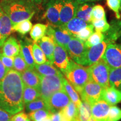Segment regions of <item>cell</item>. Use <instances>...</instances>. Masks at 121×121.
Segmentation results:
<instances>
[{
    "instance_id": "cell-1",
    "label": "cell",
    "mask_w": 121,
    "mask_h": 121,
    "mask_svg": "<svg viewBox=\"0 0 121 121\" xmlns=\"http://www.w3.org/2000/svg\"><path fill=\"white\" fill-rule=\"evenodd\" d=\"M24 87L21 73L14 69L9 70L0 81V108L12 116L21 112L24 107Z\"/></svg>"
},
{
    "instance_id": "cell-2",
    "label": "cell",
    "mask_w": 121,
    "mask_h": 121,
    "mask_svg": "<svg viewBox=\"0 0 121 121\" xmlns=\"http://www.w3.org/2000/svg\"><path fill=\"white\" fill-rule=\"evenodd\" d=\"M0 7L11 20L13 25L30 20L35 10L29 0H1Z\"/></svg>"
},
{
    "instance_id": "cell-3",
    "label": "cell",
    "mask_w": 121,
    "mask_h": 121,
    "mask_svg": "<svg viewBox=\"0 0 121 121\" xmlns=\"http://www.w3.org/2000/svg\"><path fill=\"white\" fill-rule=\"evenodd\" d=\"M67 81L80 94L85 84L90 81L88 68L70 60L69 69L64 74Z\"/></svg>"
},
{
    "instance_id": "cell-4",
    "label": "cell",
    "mask_w": 121,
    "mask_h": 121,
    "mask_svg": "<svg viewBox=\"0 0 121 121\" xmlns=\"http://www.w3.org/2000/svg\"><path fill=\"white\" fill-rule=\"evenodd\" d=\"M40 76V84L38 90L40 98L45 102L54 93L64 89L63 84V76L62 74L59 75Z\"/></svg>"
},
{
    "instance_id": "cell-5",
    "label": "cell",
    "mask_w": 121,
    "mask_h": 121,
    "mask_svg": "<svg viewBox=\"0 0 121 121\" xmlns=\"http://www.w3.org/2000/svg\"><path fill=\"white\" fill-rule=\"evenodd\" d=\"M87 68L90 81L99 84L104 89L110 86L109 81L110 68L102 58Z\"/></svg>"
},
{
    "instance_id": "cell-6",
    "label": "cell",
    "mask_w": 121,
    "mask_h": 121,
    "mask_svg": "<svg viewBox=\"0 0 121 121\" xmlns=\"http://www.w3.org/2000/svg\"><path fill=\"white\" fill-rule=\"evenodd\" d=\"M108 44V43L104 40L99 44L87 48L80 58L73 61L83 66H91L102 58Z\"/></svg>"
},
{
    "instance_id": "cell-7",
    "label": "cell",
    "mask_w": 121,
    "mask_h": 121,
    "mask_svg": "<svg viewBox=\"0 0 121 121\" xmlns=\"http://www.w3.org/2000/svg\"><path fill=\"white\" fill-rule=\"evenodd\" d=\"M102 59L110 69L121 67V46L112 43L108 44Z\"/></svg>"
},
{
    "instance_id": "cell-8",
    "label": "cell",
    "mask_w": 121,
    "mask_h": 121,
    "mask_svg": "<svg viewBox=\"0 0 121 121\" xmlns=\"http://www.w3.org/2000/svg\"><path fill=\"white\" fill-rule=\"evenodd\" d=\"M104 88L92 81L87 82L80 92L82 101L90 104L91 106L95 102L101 99Z\"/></svg>"
},
{
    "instance_id": "cell-9",
    "label": "cell",
    "mask_w": 121,
    "mask_h": 121,
    "mask_svg": "<svg viewBox=\"0 0 121 121\" xmlns=\"http://www.w3.org/2000/svg\"><path fill=\"white\" fill-rule=\"evenodd\" d=\"M71 100L65 89L54 93L46 103L48 109L52 113L58 112L67 106Z\"/></svg>"
},
{
    "instance_id": "cell-10",
    "label": "cell",
    "mask_w": 121,
    "mask_h": 121,
    "mask_svg": "<svg viewBox=\"0 0 121 121\" xmlns=\"http://www.w3.org/2000/svg\"><path fill=\"white\" fill-rule=\"evenodd\" d=\"M60 16V26L75 17L78 7L76 0H62Z\"/></svg>"
},
{
    "instance_id": "cell-11",
    "label": "cell",
    "mask_w": 121,
    "mask_h": 121,
    "mask_svg": "<svg viewBox=\"0 0 121 121\" xmlns=\"http://www.w3.org/2000/svg\"><path fill=\"white\" fill-rule=\"evenodd\" d=\"M46 34L48 37H51L54 40L55 43L65 49H66L67 44L73 38V36L65 33L58 26L53 25H49L48 26Z\"/></svg>"
},
{
    "instance_id": "cell-12",
    "label": "cell",
    "mask_w": 121,
    "mask_h": 121,
    "mask_svg": "<svg viewBox=\"0 0 121 121\" xmlns=\"http://www.w3.org/2000/svg\"><path fill=\"white\" fill-rule=\"evenodd\" d=\"M70 60L66 50L55 43L53 53V64L63 73H65L69 69Z\"/></svg>"
},
{
    "instance_id": "cell-13",
    "label": "cell",
    "mask_w": 121,
    "mask_h": 121,
    "mask_svg": "<svg viewBox=\"0 0 121 121\" xmlns=\"http://www.w3.org/2000/svg\"><path fill=\"white\" fill-rule=\"evenodd\" d=\"M62 0H49L47 5L45 17L53 26H60Z\"/></svg>"
},
{
    "instance_id": "cell-14",
    "label": "cell",
    "mask_w": 121,
    "mask_h": 121,
    "mask_svg": "<svg viewBox=\"0 0 121 121\" xmlns=\"http://www.w3.org/2000/svg\"><path fill=\"white\" fill-rule=\"evenodd\" d=\"M87 48L85 45V42L81 41L75 37L71 39L66 47V51L73 60L80 58Z\"/></svg>"
},
{
    "instance_id": "cell-15",
    "label": "cell",
    "mask_w": 121,
    "mask_h": 121,
    "mask_svg": "<svg viewBox=\"0 0 121 121\" xmlns=\"http://www.w3.org/2000/svg\"><path fill=\"white\" fill-rule=\"evenodd\" d=\"M110 105L104 100L100 99L91 105L92 117L98 121H106Z\"/></svg>"
},
{
    "instance_id": "cell-16",
    "label": "cell",
    "mask_w": 121,
    "mask_h": 121,
    "mask_svg": "<svg viewBox=\"0 0 121 121\" xmlns=\"http://www.w3.org/2000/svg\"><path fill=\"white\" fill-rule=\"evenodd\" d=\"M87 25V23L85 22L84 21L75 17L66 23L58 27L65 33L73 37H75L81 30L85 28Z\"/></svg>"
},
{
    "instance_id": "cell-17",
    "label": "cell",
    "mask_w": 121,
    "mask_h": 121,
    "mask_svg": "<svg viewBox=\"0 0 121 121\" xmlns=\"http://www.w3.org/2000/svg\"><path fill=\"white\" fill-rule=\"evenodd\" d=\"M20 53L30 69H34L35 65L33 55V44L29 40L21 39L19 42Z\"/></svg>"
},
{
    "instance_id": "cell-18",
    "label": "cell",
    "mask_w": 121,
    "mask_h": 121,
    "mask_svg": "<svg viewBox=\"0 0 121 121\" xmlns=\"http://www.w3.org/2000/svg\"><path fill=\"white\" fill-rule=\"evenodd\" d=\"M40 47L48 62L53 65V53L55 42L48 36L44 37L36 42Z\"/></svg>"
},
{
    "instance_id": "cell-19",
    "label": "cell",
    "mask_w": 121,
    "mask_h": 121,
    "mask_svg": "<svg viewBox=\"0 0 121 121\" xmlns=\"http://www.w3.org/2000/svg\"><path fill=\"white\" fill-rule=\"evenodd\" d=\"M101 99L104 100L110 106L116 105L121 102V90L112 86L104 89Z\"/></svg>"
},
{
    "instance_id": "cell-20",
    "label": "cell",
    "mask_w": 121,
    "mask_h": 121,
    "mask_svg": "<svg viewBox=\"0 0 121 121\" xmlns=\"http://www.w3.org/2000/svg\"><path fill=\"white\" fill-rule=\"evenodd\" d=\"M20 73L24 85L34 88H39L40 76L34 69H28Z\"/></svg>"
},
{
    "instance_id": "cell-21",
    "label": "cell",
    "mask_w": 121,
    "mask_h": 121,
    "mask_svg": "<svg viewBox=\"0 0 121 121\" xmlns=\"http://www.w3.org/2000/svg\"><path fill=\"white\" fill-rule=\"evenodd\" d=\"M20 52V46L17 40L13 37H10L2 45V53L6 56L15 57Z\"/></svg>"
},
{
    "instance_id": "cell-22",
    "label": "cell",
    "mask_w": 121,
    "mask_h": 121,
    "mask_svg": "<svg viewBox=\"0 0 121 121\" xmlns=\"http://www.w3.org/2000/svg\"><path fill=\"white\" fill-rule=\"evenodd\" d=\"M104 41L108 44L114 43L121 36V21H113L110 24V27L105 32Z\"/></svg>"
},
{
    "instance_id": "cell-23",
    "label": "cell",
    "mask_w": 121,
    "mask_h": 121,
    "mask_svg": "<svg viewBox=\"0 0 121 121\" xmlns=\"http://www.w3.org/2000/svg\"><path fill=\"white\" fill-rule=\"evenodd\" d=\"M62 121H75L77 120L78 108L71 100L69 104L60 111Z\"/></svg>"
},
{
    "instance_id": "cell-24",
    "label": "cell",
    "mask_w": 121,
    "mask_h": 121,
    "mask_svg": "<svg viewBox=\"0 0 121 121\" xmlns=\"http://www.w3.org/2000/svg\"><path fill=\"white\" fill-rule=\"evenodd\" d=\"M12 26L13 23L11 20L2 11L1 15V41L3 44L9 36L13 32Z\"/></svg>"
},
{
    "instance_id": "cell-25",
    "label": "cell",
    "mask_w": 121,
    "mask_h": 121,
    "mask_svg": "<svg viewBox=\"0 0 121 121\" xmlns=\"http://www.w3.org/2000/svg\"><path fill=\"white\" fill-rule=\"evenodd\" d=\"M34 69L39 75L43 76L59 75L62 74L58 69L53 66V64L48 61L43 64H35Z\"/></svg>"
},
{
    "instance_id": "cell-26",
    "label": "cell",
    "mask_w": 121,
    "mask_h": 121,
    "mask_svg": "<svg viewBox=\"0 0 121 121\" xmlns=\"http://www.w3.org/2000/svg\"><path fill=\"white\" fill-rule=\"evenodd\" d=\"M93 7V4L87 3L79 4L76 13L75 17L82 20L86 23H90L91 22V14Z\"/></svg>"
},
{
    "instance_id": "cell-27",
    "label": "cell",
    "mask_w": 121,
    "mask_h": 121,
    "mask_svg": "<svg viewBox=\"0 0 121 121\" xmlns=\"http://www.w3.org/2000/svg\"><path fill=\"white\" fill-rule=\"evenodd\" d=\"M63 84L65 90L66 91V93L69 95V99L78 108L81 103V101L80 100L78 93H77L76 91L71 85L70 83L65 78H63Z\"/></svg>"
},
{
    "instance_id": "cell-28",
    "label": "cell",
    "mask_w": 121,
    "mask_h": 121,
    "mask_svg": "<svg viewBox=\"0 0 121 121\" xmlns=\"http://www.w3.org/2000/svg\"><path fill=\"white\" fill-rule=\"evenodd\" d=\"M39 98H40V95L38 89L24 85L22 94L24 105L33 102Z\"/></svg>"
},
{
    "instance_id": "cell-29",
    "label": "cell",
    "mask_w": 121,
    "mask_h": 121,
    "mask_svg": "<svg viewBox=\"0 0 121 121\" xmlns=\"http://www.w3.org/2000/svg\"><path fill=\"white\" fill-rule=\"evenodd\" d=\"M91 117V106L88 103L82 101L78 107L77 120L78 121H89Z\"/></svg>"
},
{
    "instance_id": "cell-30",
    "label": "cell",
    "mask_w": 121,
    "mask_h": 121,
    "mask_svg": "<svg viewBox=\"0 0 121 121\" xmlns=\"http://www.w3.org/2000/svg\"><path fill=\"white\" fill-rule=\"evenodd\" d=\"M48 26L45 24H37L32 26L30 35L34 42H37L46 34Z\"/></svg>"
},
{
    "instance_id": "cell-31",
    "label": "cell",
    "mask_w": 121,
    "mask_h": 121,
    "mask_svg": "<svg viewBox=\"0 0 121 121\" xmlns=\"http://www.w3.org/2000/svg\"><path fill=\"white\" fill-rule=\"evenodd\" d=\"M109 81L110 86L121 90V67L110 69Z\"/></svg>"
},
{
    "instance_id": "cell-32",
    "label": "cell",
    "mask_w": 121,
    "mask_h": 121,
    "mask_svg": "<svg viewBox=\"0 0 121 121\" xmlns=\"http://www.w3.org/2000/svg\"><path fill=\"white\" fill-rule=\"evenodd\" d=\"M32 26V23L30 20H26L13 25L12 30L13 31H17L22 35H25L29 32Z\"/></svg>"
},
{
    "instance_id": "cell-33",
    "label": "cell",
    "mask_w": 121,
    "mask_h": 121,
    "mask_svg": "<svg viewBox=\"0 0 121 121\" xmlns=\"http://www.w3.org/2000/svg\"><path fill=\"white\" fill-rule=\"evenodd\" d=\"M25 109L27 112L30 113L31 112L35 111V110L43 109H48V107L44 100L41 98H39L33 102L25 104Z\"/></svg>"
},
{
    "instance_id": "cell-34",
    "label": "cell",
    "mask_w": 121,
    "mask_h": 121,
    "mask_svg": "<svg viewBox=\"0 0 121 121\" xmlns=\"http://www.w3.org/2000/svg\"><path fill=\"white\" fill-rule=\"evenodd\" d=\"M33 55L35 64H43L48 62L43 51L36 42L33 44Z\"/></svg>"
},
{
    "instance_id": "cell-35",
    "label": "cell",
    "mask_w": 121,
    "mask_h": 121,
    "mask_svg": "<svg viewBox=\"0 0 121 121\" xmlns=\"http://www.w3.org/2000/svg\"><path fill=\"white\" fill-rule=\"evenodd\" d=\"M52 114V113L49 110L43 109L30 112L28 116L31 121H42L48 117H51Z\"/></svg>"
},
{
    "instance_id": "cell-36",
    "label": "cell",
    "mask_w": 121,
    "mask_h": 121,
    "mask_svg": "<svg viewBox=\"0 0 121 121\" xmlns=\"http://www.w3.org/2000/svg\"><path fill=\"white\" fill-rule=\"evenodd\" d=\"M104 40V35L102 33H93L88 39L85 42V45L87 48H89L101 43Z\"/></svg>"
},
{
    "instance_id": "cell-37",
    "label": "cell",
    "mask_w": 121,
    "mask_h": 121,
    "mask_svg": "<svg viewBox=\"0 0 121 121\" xmlns=\"http://www.w3.org/2000/svg\"><path fill=\"white\" fill-rule=\"evenodd\" d=\"M106 19L104 7L100 4L94 6L91 14V22Z\"/></svg>"
},
{
    "instance_id": "cell-38",
    "label": "cell",
    "mask_w": 121,
    "mask_h": 121,
    "mask_svg": "<svg viewBox=\"0 0 121 121\" xmlns=\"http://www.w3.org/2000/svg\"><path fill=\"white\" fill-rule=\"evenodd\" d=\"M13 69L20 73L29 69L20 52L18 55L13 57Z\"/></svg>"
},
{
    "instance_id": "cell-39",
    "label": "cell",
    "mask_w": 121,
    "mask_h": 121,
    "mask_svg": "<svg viewBox=\"0 0 121 121\" xmlns=\"http://www.w3.org/2000/svg\"><path fill=\"white\" fill-rule=\"evenodd\" d=\"M94 29L93 24H87V26L81 30L75 37L85 42L94 33Z\"/></svg>"
},
{
    "instance_id": "cell-40",
    "label": "cell",
    "mask_w": 121,
    "mask_h": 121,
    "mask_svg": "<svg viewBox=\"0 0 121 121\" xmlns=\"http://www.w3.org/2000/svg\"><path fill=\"white\" fill-rule=\"evenodd\" d=\"M121 119V109L117 106H110L106 121H119Z\"/></svg>"
},
{
    "instance_id": "cell-41",
    "label": "cell",
    "mask_w": 121,
    "mask_h": 121,
    "mask_svg": "<svg viewBox=\"0 0 121 121\" xmlns=\"http://www.w3.org/2000/svg\"><path fill=\"white\" fill-rule=\"evenodd\" d=\"M93 23L94 28L96 30V32L105 33L108 31L110 27V24L108 23L107 19H103L94 22Z\"/></svg>"
},
{
    "instance_id": "cell-42",
    "label": "cell",
    "mask_w": 121,
    "mask_h": 121,
    "mask_svg": "<svg viewBox=\"0 0 121 121\" xmlns=\"http://www.w3.org/2000/svg\"><path fill=\"white\" fill-rule=\"evenodd\" d=\"M107 4L109 8L115 13L117 19H120V0H106Z\"/></svg>"
},
{
    "instance_id": "cell-43",
    "label": "cell",
    "mask_w": 121,
    "mask_h": 121,
    "mask_svg": "<svg viewBox=\"0 0 121 121\" xmlns=\"http://www.w3.org/2000/svg\"><path fill=\"white\" fill-rule=\"evenodd\" d=\"M0 60L2 62L4 66L8 70L13 69V57H10L4 55L0 52Z\"/></svg>"
},
{
    "instance_id": "cell-44",
    "label": "cell",
    "mask_w": 121,
    "mask_h": 121,
    "mask_svg": "<svg viewBox=\"0 0 121 121\" xmlns=\"http://www.w3.org/2000/svg\"><path fill=\"white\" fill-rule=\"evenodd\" d=\"M11 121H31L28 115L24 112H19L12 116Z\"/></svg>"
},
{
    "instance_id": "cell-45",
    "label": "cell",
    "mask_w": 121,
    "mask_h": 121,
    "mask_svg": "<svg viewBox=\"0 0 121 121\" xmlns=\"http://www.w3.org/2000/svg\"><path fill=\"white\" fill-rule=\"evenodd\" d=\"M12 115L0 108V121H11Z\"/></svg>"
},
{
    "instance_id": "cell-46",
    "label": "cell",
    "mask_w": 121,
    "mask_h": 121,
    "mask_svg": "<svg viewBox=\"0 0 121 121\" xmlns=\"http://www.w3.org/2000/svg\"><path fill=\"white\" fill-rule=\"evenodd\" d=\"M9 70L4 66L2 62L0 60V81H1L5 76Z\"/></svg>"
},
{
    "instance_id": "cell-47",
    "label": "cell",
    "mask_w": 121,
    "mask_h": 121,
    "mask_svg": "<svg viewBox=\"0 0 121 121\" xmlns=\"http://www.w3.org/2000/svg\"><path fill=\"white\" fill-rule=\"evenodd\" d=\"M51 121H62L60 112L52 113L51 116Z\"/></svg>"
},
{
    "instance_id": "cell-48",
    "label": "cell",
    "mask_w": 121,
    "mask_h": 121,
    "mask_svg": "<svg viewBox=\"0 0 121 121\" xmlns=\"http://www.w3.org/2000/svg\"><path fill=\"white\" fill-rule=\"evenodd\" d=\"M99 1V0H76L77 2L78 3V4H82L88 2H95V1Z\"/></svg>"
},
{
    "instance_id": "cell-49",
    "label": "cell",
    "mask_w": 121,
    "mask_h": 121,
    "mask_svg": "<svg viewBox=\"0 0 121 121\" xmlns=\"http://www.w3.org/2000/svg\"><path fill=\"white\" fill-rule=\"evenodd\" d=\"M2 9H1V7H0V47L2 46L3 45L2 41H1V13H2Z\"/></svg>"
},
{
    "instance_id": "cell-50",
    "label": "cell",
    "mask_w": 121,
    "mask_h": 121,
    "mask_svg": "<svg viewBox=\"0 0 121 121\" xmlns=\"http://www.w3.org/2000/svg\"><path fill=\"white\" fill-rule=\"evenodd\" d=\"M29 1H30V2L35 3V4H41V3L43 2L44 0H29Z\"/></svg>"
},
{
    "instance_id": "cell-51",
    "label": "cell",
    "mask_w": 121,
    "mask_h": 121,
    "mask_svg": "<svg viewBox=\"0 0 121 121\" xmlns=\"http://www.w3.org/2000/svg\"><path fill=\"white\" fill-rule=\"evenodd\" d=\"M42 121H51V117H48V118H47L44 119V120Z\"/></svg>"
},
{
    "instance_id": "cell-52",
    "label": "cell",
    "mask_w": 121,
    "mask_h": 121,
    "mask_svg": "<svg viewBox=\"0 0 121 121\" xmlns=\"http://www.w3.org/2000/svg\"><path fill=\"white\" fill-rule=\"evenodd\" d=\"M120 4H121V7H120V13H121V0H120Z\"/></svg>"
},
{
    "instance_id": "cell-53",
    "label": "cell",
    "mask_w": 121,
    "mask_h": 121,
    "mask_svg": "<svg viewBox=\"0 0 121 121\" xmlns=\"http://www.w3.org/2000/svg\"><path fill=\"white\" fill-rule=\"evenodd\" d=\"M119 45H120L121 46V44H119Z\"/></svg>"
},
{
    "instance_id": "cell-54",
    "label": "cell",
    "mask_w": 121,
    "mask_h": 121,
    "mask_svg": "<svg viewBox=\"0 0 121 121\" xmlns=\"http://www.w3.org/2000/svg\"><path fill=\"white\" fill-rule=\"evenodd\" d=\"M75 121H78V120H76Z\"/></svg>"
}]
</instances>
